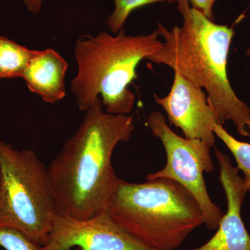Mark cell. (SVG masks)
<instances>
[{"label": "cell", "mask_w": 250, "mask_h": 250, "mask_svg": "<svg viewBox=\"0 0 250 250\" xmlns=\"http://www.w3.org/2000/svg\"><path fill=\"white\" fill-rule=\"evenodd\" d=\"M134 118L103 111L97 98L48 168L56 214L87 220L106 213L121 179L112 156L134 132Z\"/></svg>", "instance_id": "cell-1"}, {"label": "cell", "mask_w": 250, "mask_h": 250, "mask_svg": "<svg viewBox=\"0 0 250 250\" xmlns=\"http://www.w3.org/2000/svg\"><path fill=\"white\" fill-rule=\"evenodd\" d=\"M182 27L171 31L159 23L164 39L160 49L147 60L173 69L195 86L207 91V99L220 125L232 122L238 134L250 138V108L230 84L228 61L234 31L215 24L188 1L178 0Z\"/></svg>", "instance_id": "cell-2"}, {"label": "cell", "mask_w": 250, "mask_h": 250, "mask_svg": "<svg viewBox=\"0 0 250 250\" xmlns=\"http://www.w3.org/2000/svg\"><path fill=\"white\" fill-rule=\"evenodd\" d=\"M159 36L158 30L133 36L122 29L116 36L103 32L79 39L75 49L78 72L70 82V90L80 111H86L100 95L110 114L130 113L135 96L129 85L137 78L140 62L160 49Z\"/></svg>", "instance_id": "cell-3"}, {"label": "cell", "mask_w": 250, "mask_h": 250, "mask_svg": "<svg viewBox=\"0 0 250 250\" xmlns=\"http://www.w3.org/2000/svg\"><path fill=\"white\" fill-rule=\"evenodd\" d=\"M107 213L123 229L148 248L177 249L205 223L194 197L168 179L143 183L120 181Z\"/></svg>", "instance_id": "cell-4"}, {"label": "cell", "mask_w": 250, "mask_h": 250, "mask_svg": "<svg viewBox=\"0 0 250 250\" xmlns=\"http://www.w3.org/2000/svg\"><path fill=\"white\" fill-rule=\"evenodd\" d=\"M55 215L48 168L32 149L0 139V228L45 246Z\"/></svg>", "instance_id": "cell-5"}, {"label": "cell", "mask_w": 250, "mask_h": 250, "mask_svg": "<svg viewBox=\"0 0 250 250\" xmlns=\"http://www.w3.org/2000/svg\"><path fill=\"white\" fill-rule=\"evenodd\" d=\"M147 124L162 143L167 160L161 170L147 174V180L168 179L180 184L201 208L206 227L211 231L217 229L225 213L212 202L204 179L205 172L211 173L215 169L211 147L201 140L187 139L174 133L161 112H152Z\"/></svg>", "instance_id": "cell-6"}, {"label": "cell", "mask_w": 250, "mask_h": 250, "mask_svg": "<svg viewBox=\"0 0 250 250\" xmlns=\"http://www.w3.org/2000/svg\"><path fill=\"white\" fill-rule=\"evenodd\" d=\"M44 247L46 250H155L123 229L107 212L87 220L56 214Z\"/></svg>", "instance_id": "cell-7"}, {"label": "cell", "mask_w": 250, "mask_h": 250, "mask_svg": "<svg viewBox=\"0 0 250 250\" xmlns=\"http://www.w3.org/2000/svg\"><path fill=\"white\" fill-rule=\"evenodd\" d=\"M154 100L166 111L170 125L182 130L184 138L201 140L211 147L215 146L213 130L219 123L201 88L174 72L170 93L164 98L154 95Z\"/></svg>", "instance_id": "cell-8"}, {"label": "cell", "mask_w": 250, "mask_h": 250, "mask_svg": "<svg viewBox=\"0 0 250 250\" xmlns=\"http://www.w3.org/2000/svg\"><path fill=\"white\" fill-rule=\"evenodd\" d=\"M215 155L220 167V181L228 202V209L214 236L203 246L183 250H250V235L241 216L248 191L239 170L231 159L218 148Z\"/></svg>", "instance_id": "cell-9"}, {"label": "cell", "mask_w": 250, "mask_h": 250, "mask_svg": "<svg viewBox=\"0 0 250 250\" xmlns=\"http://www.w3.org/2000/svg\"><path fill=\"white\" fill-rule=\"evenodd\" d=\"M68 63L53 49L36 50L22 79L31 93L54 104L65 96V77Z\"/></svg>", "instance_id": "cell-10"}, {"label": "cell", "mask_w": 250, "mask_h": 250, "mask_svg": "<svg viewBox=\"0 0 250 250\" xmlns=\"http://www.w3.org/2000/svg\"><path fill=\"white\" fill-rule=\"evenodd\" d=\"M35 52L0 35V79L22 78Z\"/></svg>", "instance_id": "cell-11"}, {"label": "cell", "mask_w": 250, "mask_h": 250, "mask_svg": "<svg viewBox=\"0 0 250 250\" xmlns=\"http://www.w3.org/2000/svg\"><path fill=\"white\" fill-rule=\"evenodd\" d=\"M213 131L232 154L237 168L243 172L245 187L250 195V143L235 139L220 123L216 125Z\"/></svg>", "instance_id": "cell-12"}, {"label": "cell", "mask_w": 250, "mask_h": 250, "mask_svg": "<svg viewBox=\"0 0 250 250\" xmlns=\"http://www.w3.org/2000/svg\"><path fill=\"white\" fill-rule=\"evenodd\" d=\"M166 1L167 0H114V11L108 18V27L112 32L118 34L123 29L125 21L134 10L146 5Z\"/></svg>", "instance_id": "cell-13"}, {"label": "cell", "mask_w": 250, "mask_h": 250, "mask_svg": "<svg viewBox=\"0 0 250 250\" xmlns=\"http://www.w3.org/2000/svg\"><path fill=\"white\" fill-rule=\"evenodd\" d=\"M0 247L5 250H46L45 247L10 228H0Z\"/></svg>", "instance_id": "cell-14"}, {"label": "cell", "mask_w": 250, "mask_h": 250, "mask_svg": "<svg viewBox=\"0 0 250 250\" xmlns=\"http://www.w3.org/2000/svg\"><path fill=\"white\" fill-rule=\"evenodd\" d=\"M178 0H167V2L172 3ZM192 4V7L198 10L205 15L206 17L213 21V6L215 0H186Z\"/></svg>", "instance_id": "cell-15"}, {"label": "cell", "mask_w": 250, "mask_h": 250, "mask_svg": "<svg viewBox=\"0 0 250 250\" xmlns=\"http://www.w3.org/2000/svg\"><path fill=\"white\" fill-rule=\"evenodd\" d=\"M28 11L31 14L38 15L41 11V6L43 0H22ZM83 1V0H80Z\"/></svg>", "instance_id": "cell-16"}, {"label": "cell", "mask_w": 250, "mask_h": 250, "mask_svg": "<svg viewBox=\"0 0 250 250\" xmlns=\"http://www.w3.org/2000/svg\"><path fill=\"white\" fill-rule=\"evenodd\" d=\"M246 55L250 56V46L249 47V48L248 49V50H247Z\"/></svg>", "instance_id": "cell-17"}]
</instances>
